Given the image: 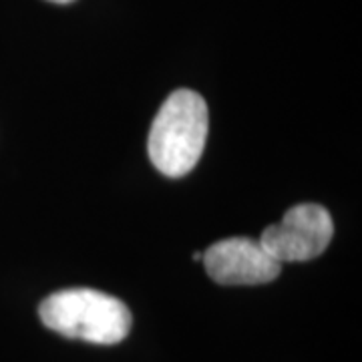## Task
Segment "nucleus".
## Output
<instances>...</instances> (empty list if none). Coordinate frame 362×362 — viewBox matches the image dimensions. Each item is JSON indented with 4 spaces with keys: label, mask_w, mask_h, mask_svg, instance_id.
Listing matches in <instances>:
<instances>
[{
    "label": "nucleus",
    "mask_w": 362,
    "mask_h": 362,
    "mask_svg": "<svg viewBox=\"0 0 362 362\" xmlns=\"http://www.w3.org/2000/svg\"><path fill=\"white\" fill-rule=\"evenodd\" d=\"M209 129L207 105L199 93L177 89L161 105L149 131V159L168 177H181L197 165Z\"/></svg>",
    "instance_id": "f257e3e1"
},
{
    "label": "nucleus",
    "mask_w": 362,
    "mask_h": 362,
    "mask_svg": "<svg viewBox=\"0 0 362 362\" xmlns=\"http://www.w3.org/2000/svg\"><path fill=\"white\" fill-rule=\"evenodd\" d=\"M42 324L66 338L93 344H119L131 330L129 308L115 296L90 288L61 290L39 306Z\"/></svg>",
    "instance_id": "f03ea898"
},
{
    "label": "nucleus",
    "mask_w": 362,
    "mask_h": 362,
    "mask_svg": "<svg viewBox=\"0 0 362 362\" xmlns=\"http://www.w3.org/2000/svg\"><path fill=\"white\" fill-rule=\"evenodd\" d=\"M334 223L328 209L318 204L290 207L280 223L266 228L258 242L280 264L318 258L328 247Z\"/></svg>",
    "instance_id": "7ed1b4c3"
},
{
    "label": "nucleus",
    "mask_w": 362,
    "mask_h": 362,
    "mask_svg": "<svg viewBox=\"0 0 362 362\" xmlns=\"http://www.w3.org/2000/svg\"><path fill=\"white\" fill-rule=\"evenodd\" d=\"M207 276L221 286H258L278 278L282 264L252 238H228L202 254Z\"/></svg>",
    "instance_id": "20e7f679"
},
{
    "label": "nucleus",
    "mask_w": 362,
    "mask_h": 362,
    "mask_svg": "<svg viewBox=\"0 0 362 362\" xmlns=\"http://www.w3.org/2000/svg\"><path fill=\"white\" fill-rule=\"evenodd\" d=\"M49 2H54V4H71L75 0H49Z\"/></svg>",
    "instance_id": "39448f33"
}]
</instances>
